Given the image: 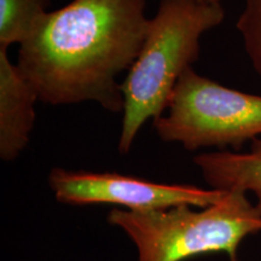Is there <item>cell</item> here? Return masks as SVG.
I'll return each mask as SVG.
<instances>
[{
    "instance_id": "cell-1",
    "label": "cell",
    "mask_w": 261,
    "mask_h": 261,
    "mask_svg": "<svg viewBox=\"0 0 261 261\" xmlns=\"http://www.w3.org/2000/svg\"><path fill=\"white\" fill-rule=\"evenodd\" d=\"M148 23L145 0H73L39 21L16 64L42 103L122 113L119 76L135 63Z\"/></svg>"
},
{
    "instance_id": "cell-2",
    "label": "cell",
    "mask_w": 261,
    "mask_h": 261,
    "mask_svg": "<svg viewBox=\"0 0 261 261\" xmlns=\"http://www.w3.org/2000/svg\"><path fill=\"white\" fill-rule=\"evenodd\" d=\"M224 18L221 3L160 0L158 11L149 18L142 48L122 83L120 154L129 152L142 127L167 110L179 79L200 57L201 38Z\"/></svg>"
},
{
    "instance_id": "cell-3",
    "label": "cell",
    "mask_w": 261,
    "mask_h": 261,
    "mask_svg": "<svg viewBox=\"0 0 261 261\" xmlns=\"http://www.w3.org/2000/svg\"><path fill=\"white\" fill-rule=\"evenodd\" d=\"M108 223L123 231L137 250V261H185L223 253L240 261L243 240L261 232V214L243 191L230 190L207 207L178 205L150 212L114 208Z\"/></svg>"
},
{
    "instance_id": "cell-4",
    "label": "cell",
    "mask_w": 261,
    "mask_h": 261,
    "mask_svg": "<svg viewBox=\"0 0 261 261\" xmlns=\"http://www.w3.org/2000/svg\"><path fill=\"white\" fill-rule=\"evenodd\" d=\"M167 114L154 120L158 136L188 151L240 150L261 137V96L230 89L190 68L173 91Z\"/></svg>"
},
{
    "instance_id": "cell-5",
    "label": "cell",
    "mask_w": 261,
    "mask_h": 261,
    "mask_svg": "<svg viewBox=\"0 0 261 261\" xmlns=\"http://www.w3.org/2000/svg\"><path fill=\"white\" fill-rule=\"evenodd\" d=\"M48 185L58 202L65 204H114L129 212H150L191 205L207 207L225 191L187 184H165L114 172L52 168Z\"/></svg>"
},
{
    "instance_id": "cell-6",
    "label": "cell",
    "mask_w": 261,
    "mask_h": 261,
    "mask_svg": "<svg viewBox=\"0 0 261 261\" xmlns=\"http://www.w3.org/2000/svg\"><path fill=\"white\" fill-rule=\"evenodd\" d=\"M39 100L18 65L10 60L8 48L0 47V158L15 161L27 148L35 125Z\"/></svg>"
},
{
    "instance_id": "cell-7",
    "label": "cell",
    "mask_w": 261,
    "mask_h": 261,
    "mask_svg": "<svg viewBox=\"0 0 261 261\" xmlns=\"http://www.w3.org/2000/svg\"><path fill=\"white\" fill-rule=\"evenodd\" d=\"M194 163L211 189L252 192L261 214V138L253 140L247 152L230 150L201 152L195 156Z\"/></svg>"
},
{
    "instance_id": "cell-8",
    "label": "cell",
    "mask_w": 261,
    "mask_h": 261,
    "mask_svg": "<svg viewBox=\"0 0 261 261\" xmlns=\"http://www.w3.org/2000/svg\"><path fill=\"white\" fill-rule=\"evenodd\" d=\"M50 5L51 0H0V47L23 44Z\"/></svg>"
},
{
    "instance_id": "cell-9",
    "label": "cell",
    "mask_w": 261,
    "mask_h": 261,
    "mask_svg": "<svg viewBox=\"0 0 261 261\" xmlns=\"http://www.w3.org/2000/svg\"><path fill=\"white\" fill-rule=\"evenodd\" d=\"M236 27L253 68L261 77V0H246Z\"/></svg>"
},
{
    "instance_id": "cell-10",
    "label": "cell",
    "mask_w": 261,
    "mask_h": 261,
    "mask_svg": "<svg viewBox=\"0 0 261 261\" xmlns=\"http://www.w3.org/2000/svg\"><path fill=\"white\" fill-rule=\"evenodd\" d=\"M211 2H218V3H220L221 0H211Z\"/></svg>"
}]
</instances>
